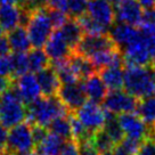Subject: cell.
<instances>
[{
    "mask_svg": "<svg viewBox=\"0 0 155 155\" xmlns=\"http://www.w3.org/2000/svg\"><path fill=\"white\" fill-rule=\"evenodd\" d=\"M26 112H28L26 119L30 124L46 127V128L56 117L71 113L68 112L63 103L59 101L57 96L39 97L37 101L28 105Z\"/></svg>",
    "mask_w": 155,
    "mask_h": 155,
    "instance_id": "6da1fadb",
    "label": "cell"
},
{
    "mask_svg": "<svg viewBox=\"0 0 155 155\" xmlns=\"http://www.w3.org/2000/svg\"><path fill=\"white\" fill-rule=\"evenodd\" d=\"M123 88L138 101L152 96L154 92V80L152 66L124 65Z\"/></svg>",
    "mask_w": 155,
    "mask_h": 155,
    "instance_id": "7a4b0ae2",
    "label": "cell"
},
{
    "mask_svg": "<svg viewBox=\"0 0 155 155\" xmlns=\"http://www.w3.org/2000/svg\"><path fill=\"white\" fill-rule=\"evenodd\" d=\"M26 106L21 99L14 86L0 95V124L10 129L25 122Z\"/></svg>",
    "mask_w": 155,
    "mask_h": 155,
    "instance_id": "3957f363",
    "label": "cell"
},
{
    "mask_svg": "<svg viewBox=\"0 0 155 155\" xmlns=\"http://www.w3.org/2000/svg\"><path fill=\"white\" fill-rule=\"evenodd\" d=\"M25 29L29 33L32 47L42 48L55 30L49 18L47 7L32 10Z\"/></svg>",
    "mask_w": 155,
    "mask_h": 155,
    "instance_id": "277c9868",
    "label": "cell"
},
{
    "mask_svg": "<svg viewBox=\"0 0 155 155\" xmlns=\"http://www.w3.org/2000/svg\"><path fill=\"white\" fill-rule=\"evenodd\" d=\"M34 150L35 141L29 122H23L8 130L7 150L12 155H33Z\"/></svg>",
    "mask_w": 155,
    "mask_h": 155,
    "instance_id": "5b68a950",
    "label": "cell"
},
{
    "mask_svg": "<svg viewBox=\"0 0 155 155\" xmlns=\"http://www.w3.org/2000/svg\"><path fill=\"white\" fill-rule=\"evenodd\" d=\"M75 116L91 135L102 130L105 124V110L98 103L86 102L75 113Z\"/></svg>",
    "mask_w": 155,
    "mask_h": 155,
    "instance_id": "8992f818",
    "label": "cell"
},
{
    "mask_svg": "<svg viewBox=\"0 0 155 155\" xmlns=\"http://www.w3.org/2000/svg\"><path fill=\"white\" fill-rule=\"evenodd\" d=\"M114 48H119V47L114 44L110 34H99V35L84 34L73 53L90 58L98 53Z\"/></svg>",
    "mask_w": 155,
    "mask_h": 155,
    "instance_id": "52a82bcc",
    "label": "cell"
},
{
    "mask_svg": "<svg viewBox=\"0 0 155 155\" xmlns=\"http://www.w3.org/2000/svg\"><path fill=\"white\" fill-rule=\"evenodd\" d=\"M103 105L106 111L111 112L115 115L123 113H132L137 110L138 99L127 91L112 90L106 95Z\"/></svg>",
    "mask_w": 155,
    "mask_h": 155,
    "instance_id": "ba28073f",
    "label": "cell"
},
{
    "mask_svg": "<svg viewBox=\"0 0 155 155\" xmlns=\"http://www.w3.org/2000/svg\"><path fill=\"white\" fill-rule=\"evenodd\" d=\"M117 120L123 130L124 137L139 141H144L148 138L150 128L137 113H123L119 115Z\"/></svg>",
    "mask_w": 155,
    "mask_h": 155,
    "instance_id": "9c48e42d",
    "label": "cell"
},
{
    "mask_svg": "<svg viewBox=\"0 0 155 155\" xmlns=\"http://www.w3.org/2000/svg\"><path fill=\"white\" fill-rule=\"evenodd\" d=\"M56 96L65 105L68 112H77L87 102V95L83 88V82L81 81L70 84H62Z\"/></svg>",
    "mask_w": 155,
    "mask_h": 155,
    "instance_id": "30bf717a",
    "label": "cell"
},
{
    "mask_svg": "<svg viewBox=\"0 0 155 155\" xmlns=\"http://www.w3.org/2000/svg\"><path fill=\"white\" fill-rule=\"evenodd\" d=\"M17 94L24 104H31L41 97V90L39 86L37 75L32 72H28L15 79V83H13Z\"/></svg>",
    "mask_w": 155,
    "mask_h": 155,
    "instance_id": "8fae6325",
    "label": "cell"
},
{
    "mask_svg": "<svg viewBox=\"0 0 155 155\" xmlns=\"http://www.w3.org/2000/svg\"><path fill=\"white\" fill-rule=\"evenodd\" d=\"M44 48L47 56L49 57V59L53 61V63L68 59L73 54L72 48L70 47V45L65 40L59 29L54 30V32L49 37L48 41L46 42Z\"/></svg>",
    "mask_w": 155,
    "mask_h": 155,
    "instance_id": "7c38bea8",
    "label": "cell"
},
{
    "mask_svg": "<svg viewBox=\"0 0 155 155\" xmlns=\"http://www.w3.org/2000/svg\"><path fill=\"white\" fill-rule=\"evenodd\" d=\"M124 65L152 66V58L141 37L121 50Z\"/></svg>",
    "mask_w": 155,
    "mask_h": 155,
    "instance_id": "4fadbf2b",
    "label": "cell"
},
{
    "mask_svg": "<svg viewBox=\"0 0 155 155\" xmlns=\"http://www.w3.org/2000/svg\"><path fill=\"white\" fill-rule=\"evenodd\" d=\"M115 7V19L120 23L134 26L140 25L144 9L137 0H121Z\"/></svg>",
    "mask_w": 155,
    "mask_h": 155,
    "instance_id": "5bb4252c",
    "label": "cell"
},
{
    "mask_svg": "<svg viewBox=\"0 0 155 155\" xmlns=\"http://www.w3.org/2000/svg\"><path fill=\"white\" fill-rule=\"evenodd\" d=\"M87 14L108 29L115 23V10L106 0H88Z\"/></svg>",
    "mask_w": 155,
    "mask_h": 155,
    "instance_id": "9a60e30c",
    "label": "cell"
},
{
    "mask_svg": "<svg viewBox=\"0 0 155 155\" xmlns=\"http://www.w3.org/2000/svg\"><path fill=\"white\" fill-rule=\"evenodd\" d=\"M110 31V37L120 50L132 44L140 37V31L136 26L126 23H114Z\"/></svg>",
    "mask_w": 155,
    "mask_h": 155,
    "instance_id": "2e32d148",
    "label": "cell"
},
{
    "mask_svg": "<svg viewBox=\"0 0 155 155\" xmlns=\"http://www.w3.org/2000/svg\"><path fill=\"white\" fill-rule=\"evenodd\" d=\"M35 75L38 79L42 96L50 97L57 95L58 89L61 87V82H59V79L57 77V73L53 66L49 65L48 68L35 73Z\"/></svg>",
    "mask_w": 155,
    "mask_h": 155,
    "instance_id": "e0dca14e",
    "label": "cell"
},
{
    "mask_svg": "<svg viewBox=\"0 0 155 155\" xmlns=\"http://www.w3.org/2000/svg\"><path fill=\"white\" fill-rule=\"evenodd\" d=\"M83 88H84V91H86L87 98H89V101L98 103V104L104 102L105 97L108 94V89L102 80L101 75L97 73L84 79Z\"/></svg>",
    "mask_w": 155,
    "mask_h": 155,
    "instance_id": "ac0fdd59",
    "label": "cell"
},
{
    "mask_svg": "<svg viewBox=\"0 0 155 155\" xmlns=\"http://www.w3.org/2000/svg\"><path fill=\"white\" fill-rule=\"evenodd\" d=\"M22 7L18 5H0V26L4 32H10L21 25Z\"/></svg>",
    "mask_w": 155,
    "mask_h": 155,
    "instance_id": "d6986e66",
    "label": "cell"
},
{
    "mask_svg": "<svg viewBox=\"0 0 155 155\" xmlns=\"http://www.w3.org/2000/svg\"><path fill=\"white\" fill-rule=\"evenodd\" d=\"M99 75L110 90H121L124 82V65H112L99 71Z\"/></svg>",
    "mask_w": 155,
    "mask_h": 155,
    "instance_id": "ffe728a7",
    "label": "cell"
},
{
    "mask_svg": "<svg viewBox=\"0 0 155 155\" xmlns=\"http://www.w3.org/2000/svg\"><path fill=\"white\" fill-rule=\"evenodd\" d=\"M7 38L13 53H29L32 48L29 33L24 26L19 25L16 29L12 30L7 34Z\"/></svg>",
    "mask_w": 155,
    "mask_h": 155,
    "instance_id": "44dd1931",
    "label": "cell"
},
{
    "mask_svg": "<svg viewBox=\"0 0 155 155\" xmlns=\"http://www.w3.org/2000/svg\"><path fill=\"white\" fill-rule=\"evenodd\" d=\"M65 144L66 140L63 138L48 132L44 140L35 146L34 155H61Z\"/></svg>",
    "mask_w": 155,
    "mask_h": 155,
    "instance_id": "7402d4cb",
    "label": "cell"
},
{
    "mask_svg": "<svg viewBox=\"0 0 155 155\" xmlns=\"http://www.w3.org/2000/svg\"><path fill=\"white\" fill-rule=\"evenodd\" d=\"M68 113L66 115L56 117L55 120L49 123L47 127L49 132L63 138L64 140H72V127H71V117Z\"/></svg>",
    "mask_w": 155,
    "mask_h": 155,
    "instance_id": "603a6c76",
    "label": "cell"
},
{
    "mask_svg": "<svg viewBox=\"0 0 155 155\" xmlns=\"http://www.w3.org/2000/svg\"><path fill=\"white\" fill-rule=\"evenodd\" d=\"M68 61H70L71 65L74 68V71L79 75L80 80L87 79L90 75L98 72L96 66L94 65V63L89 58L84 57V56H81V55H78V54L73 53L71 55V57L68 58Z\"/></svg>",
    "mask_w": 155,
    "mask_h": 155,
    "instance_id": "cb8c5ba5",
    "label": "cell"
},
{
    "mask_svg": "<svg viewBox=\"0 0 155 155\" xmlns=\"http://www.w3.org/2000/svg\"><path fill=\"white\" fill-rule=\"evenodd\" d=\"M59 30L64 35L65 40L68 41V44L70 45V47L74 51L75 47L83 37V31L80 24H79V22L75 18L71 17V18L68 19V22L62 28H59Z\"/></svg>",
    "mask_w": 155,
    "mask_h": 155,
    "instance_id": "d4e9b609",
    "label": "cell"
},
{
    "mask_svg": "<svg viewBox=\"0 0 155 155\" xmlns=\"http://www.w3.org/2000/svg\"><path fill=\"white\" fill-rule=\"evenodd\" d=\"M136 112L147 126L155 129V96H148L139 99Z\"/></svg>",
    "mask_w": 155,
    "mask_h": 155,
    "instance_id": "484cf974",
    "label": "cell"
},
{
    "mask_svg": "<svg viewBox=\"0 0 155 155\" xmlns=\"http://www.w3.org/2000/svg\"><path fill=\"white\" fill-rule=\"evenodd\" d=\"M53 68H55L58 79H59V82L62 84H70V83H75L80 81V78L74 71L68 59L54 62Z\"/></svg>",
    "mask_w": 155,
    "mask_h": 155,
    "instance_id": "4316f807",
    "label": "cell"
},
{
    "mask_svg": "<svg viewBox=\"0 0 155 155\" xmlns=\"http://www.w3.org/2000/svg\"><path fill=\"white\" fill-rule=\"evenodd\" d=\"M105 110V108H104ZM105 124H104V131L111 137V139L114 141L115 145H119L123 139H124V134L122 130L121 126L119 123V120L115 114L105 110Z\"/></svg>",
    "mask_w": 155,
    "mask_h": 155,
    "instance_id": "83f0119b",
    "label": "cell"
},
{
    "mask_svg": "<svg viewBox=\"0 0 155 155\" xmlns=\"http://www.w3.org/2000/svg\"><path fill=\"white\" fill-rule=\"evenodd\" d=\"M30 72L38 73L49 66V57L42 48H33L28 53Z\"/></svg>",
    "mask_w": 155,
    "mask_h": 155,
    "instance_id": "f1b7e54d",
    "label": "cell"
},
{
    "mask_svg": "<svg viewBox=\"0 0 155 155\" xmlns=\"http://www.w3.org/2000/svg\"><path fill=\"white\" fill-rule=\"evenodd\" d=\"M79 22V24L82 29L83 33L90 34V35H99V34H107L108 28L104 26L99 22L91 18L89 15L86 13L84 15L80 16L79 18H75Z\"/></svg>",
    "mask_w": 155,
    "mask_h": 155,
    "instance_id": "f546056e",
    "label": "cell"
},
{
    "mask_svg": "<svg viewBox=\"0 0 155 155\" xmlns=\"http://www.w3.org/2000/svg\"><path fill=\"white\" fill-rule=\"evenodd\" d=\"M10 64H12V74L13 79L23 75L30 72L29 59L26 53H13L9 55Z\"/></svg>",
    "mask_w": 155,
    "mask_h": 155,
    "instance_id": "4dcf8cb0",
    "label": "cell"
},
{
    "mask_svg": "<svg viewBox=\"0 0 155 155\" xmlns=\"http://www.w3.org/2000/svg\"><path fill=\"white\" fill-rule=\"evenodd\" d=\"M90 141H91L92 146L95 147V150H96L99 154H103V153H105V152L112 150L115 147L114 141L112 140L111 137L104 131V129L95 132V134L91 136Z\"/></svg>",
    "mask_w": 155,
    "mask_h": 155,
    "instance_id": "1f68e13d",
    "label": "cell"
},
{
    "mask_svg": "<svg viewBox=\"0 0 155 155\" xmlns=\"http://www.w3.org/2000/svg\"><path fill=\"white\" fill-rule=\"evenodd\" d=\"M140 37L145 42L152 58V66L155 65V29L152 28H140Z\"/></svg>",
    "mask_w": 155,
    "mask_h": 155,
    "instance_id": "d6a6232c",
    "label": "cell"
},
{
    "mask_svg": "<svg viewBox=\"0 0 155 155\" xmlns=\"http://www.w3.org/2000/svg\"><path fill=\"white\" fill-rule=\"evenodd\" d=\"M88 0H68V14L72 18H79L87 13Z\"/></svg>",
    "mask_w": 155,
    "mask_h": 155,
    "instance_id": "836d02e7",
    "label": "cell"
},
{
    "mask_svg": "<svg viewBox=\"0 0 155 155\" xmlns=\"http://www.w3.org/2000/svg\"><path fill=\"white\" fill-rule=\"evenodd\" d=\"M47 12H48L49 18L51 21L53 26L55 30L62 28V26L68 22V19L70 18L68 16V14L62 12V10L53 9V8H48V7H47Z\"/></svg>",
    "mask_w": 155,
    "mask_h": 155,
    "instance_id": "e575fe53",
    "label": "cell"
},
{
    "mask_svg": "<svg viewBox=\"0 0 155 155\" xmlns=\"http://www.w3.org/2000/svg\"><path fill=\"white\" fill-rule=\"evenodd\" d=\"M139 26L155 29V5L143 10V17Z\"/></svg>",
    "mask_w": 155,
    "mask_h": 155,
    "instance_id": "d590c367",
    "label": "cell"
},
{
    "mask_svg": "<svg viewBox=\"0 0 155 155\" xmlns=\"http://www.w3.org/2000/svg\"><path fill=\"white\" fill-rule=\"evenodd\" d=\"M141 143H143V141L130 139V138H127L126 137V138L120 143V145H121L130 155H138L139 150H140Z\"/></svg>",
    "mask_w": 155,
    "mask_h": 155,
    "instance_id": "8d00e7d4",
    "label": "cell"
},
{
    "mask_svg": "<svg viewBox=\"0 0 155 155\" xmlns=\"http://www.w3.org/2000/svg\"><path fill=\"white\" fill-rule=\"evenodd\" d=\"M32 126V124H31ZM48 129L46 127L41 126H32V135H33V139L35 141V146L38 145L40 141H42L46 138V136L48 135Z\"/></svg>",
    "mask_w": 155,
    "mask_h": 155,
    "instance_id": "74e56055",
    "label": "cell"
},
{
    "mask_svg": "<svg viewBox=\"0 0 155 155\" xmlns=\"http://www.w3.org/2000/svg\"><path fill=\"white\" fill-rule=\"evenodd\" d=\"M0 75L13 78V74H12V64H10L9 56L0 57Z\"/></svg>",
    "mask_w": 155,
    "mask_h": 155,
    "instance_id": "f35d334b",
    "label": "cell"
},
{
    "mask_svg": "<svg viewBox=\"0 0 155 155\" xmlns=\"http://www.w3.org/2000/svg\"><path fill=\"white\" fill-rule=\"evenodd\" d=\"M138 155H155V144L152 139H146L141 143Z\"/></svg>",
    "mask_w": 155,
    "mask_h": 155,
    "instance_id": "ab89813d",
    "label": "cell"
},
{
    "mask_svg": "<svg viewBox=\"0 0 155 155\" xmlns=\"http://www.w3.org/2000/svg\"><path fill=\"white\" fill-rule=\"evenodd\" d=\"M61 155H81L79 150V146L74 140H68L64 146Z\"/></svg>",
    "mask_w": 155,
    "mask_h": 155,
    "instance_id": "60d3db41",
    "label": "cell"
},
{
    "mask_svg": "<svg viewBox=\"0 0 155 155\" xmlns=\"http://www.w3.org/2000/svg\"><path fill=\"white\" fill-rule=\"evenodd\" d=\"M7 140H8V129L0 124V155L7 153Z\"/></svg>",
    "mask_w": 155,
    "mask_h": 155,
    "instance_id": "b9f144b4",
    "label": "cell"
},
{
    "mask_svg": "<svg viewBox=\"0 0 155 155\" xmlns=\"http://www.w3.org/2000/svg\"><path fill=\"white\" fill-rule=\"evenodd\" d=\"M78 146H79V150H80L81 155H101L95 150L91 141H86V143H82V144H79Z\"/></svg>",
    "mask_w": 155,
    "mask_h": 155,
    "instance_id": "7bdbcfd3",
    "label": "cell"
},
{
    "mask_svg": "<svg viewBox=\"0 0 155 155\" xmlns=\"http://www.w3.org/2000/svg\"><path fill=\"white\" fill-rule=\"evenodd\" d=\"M10 53H12V49H10V45L7 35H1L0 37V57L9 56Z\"/></svg>",
    "mask_w": 155,
    "mask_h": 155,
    "instance_id": "ee69618b",
    "label": "cell"
},
{
    "mask_svg": "<svg viewBox=\"0 0 155 155\" xmlns=\"http://www.w3.org/2000/svg\"><path fill=\"white\" fill-rule=\"evenodd\" d=\"M47 7L53 8V9L62 10V12L68 14V0H48Z\"/></svg>",
    "mask_w": 155,
    "mask_h": 155,
    "instance_id": "f6af8a7d",
    "label": "cell"
},
{
    "mask_svg": "<svg viewBox=\"0 0 155 155\" xmlns=\"http://www.w3.org/2000/svg\"><path fill=\"white\" fill-rule=\"evenodd\" d=\"M12 86H13V78L0 75V95L4 94L6 90H8Z\"/></svg>",
    "mask_w": 155,
    "mask_h": 155,
    "instance_id": "bcb514c9",
    "label": "cell"
},
{
    "mask_svg": "<svg viewBox=\"0 0 155 155\" xmlns=\"http://www.w3.org/2000/svg\"><path fill=\"white\" fill-rule=\"evenodd\" d=\"M112 153H113V155H130L120 144H119V145H115V147L112 150Z\"/></svg>",
    "mask_w": 155,
    "mask_h": 155,
    "instance_id": "7dc6e473",
    "label": "cell"
},
{
    "mask_svg": "<svg viewBox=\"0 0 155 155\" xmlns=\"http://www.w3.org/2000/svg\"><path fill=\"white\" fill-rule=\"evenodd\" d=\"M137 1L140 4L143 8H148L155 5V0H137Z\"/></svg>",
    "mask_w": 155,
    "mask_h": 155,
    "instance_id": "c3c4849f",
    "label": "cell"
},
{
    "mask_svg": "<svg viewBox=\"0 0 155 155\" xmlns=\"http://www.w3.org/2000/svg\"><path fill=\"white\" fill-rule=\"evenodd\" d=\"M0 5H21V0H0Z\"/></svg>",
    "mask_w": 155,
    "mask_h": 155,
    "instance_id": "681fc988",
    "label": "cell"
},
{
    "mask_svg": "<svg viewBox=\"0 0 155 155\" xmlns=\"http://www.w3.org/2000/svg\"><path fill=\"white\" fill-rule=\"evenodd\" d=\"M148 138H150V139H152V140L154 141V144H155V130H154V129H152V128H150V132ZM148 138H147V139H148Z\"/></svg>",
    "mask_w": 155,
    "mask_h": 155,
    "instance_id": "f907efd6",
    "label": "cell"
},
{
    "mask_svg": "<svg viewBox=\"0 0 155 155\" xmlns=\"http://www.w3.org/2000/svg\"><path fill=\"white\" fill-rule=\"evenodd\" d=\"M106 1H108L111 5H115L116 6L119 2H120V1H121V0H106Z\"/></svg>",
    "mask_w": 155,
    "mask_h": 155,
    "instance_id": "816d5d0a",
    "label": "cell"
},
{
    "mask_svg": "<svg viewBox=\"0 0 155 155\" xmlns=\"http://www.w3.org/2000/svg\"><path fill=\"white\" fill-rule=\"evenodd\" d=\"M152 68H153V80H154V92H155V65H153Z\"/></svg>",
    "mask_w": 155,
    "mask_h": 155,
    "instance_id": "f5cc1de1",
    "label": "cell"
},
{
    "mask_svg": "<svg viewBox=\"0 0 155 155\" xmlns=\"http://www.w3.org/2000/svg\"><path fill=\"white\" fill-rule=\"evenodd\" d=\"M1 35H4V30H2V28L0 26V37H1Z\"/></svg>",
    "mask_w": 155,
    "mask_h": 155,
    "instance_id": "db71d44e",
    "label": "cell"
},
{
    "mask_svg": "<svg viewBox=\"0 0 155 155\" xmlns=\"http://www.w3.org/2000/svg\"><path fill=\"white\" fill-rule=\"evenodd\" d=\"M33 155H34V154H33Z\"/></svg>",
    "mask_w": 155,
    "mask_h": 155,
    "instance_id": "11a10c76",
    "label": "cell"
}]
</instances>
